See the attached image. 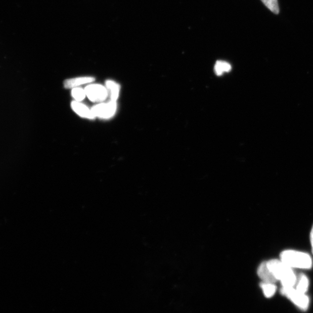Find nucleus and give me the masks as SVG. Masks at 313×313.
I'll return each mask as SVG.
<instances>
[{
  "label": "nucleus",
  "mask_w": 313,
  "mask_h": 313,
  "mask_svg": "<svg viewBox=\"0 0 313 313\" xmlns=\"http://www.w3.org/2000/svg\"><path fill=\"white\" fill-rule=\"evenodd\" d=\"M267 262L268 267L277 280H280L283 287H294L297 278L291 267L281 261L272 259Z\"/></svg>",
  "instance_id": "f257e3e1"
},
{
  "label": "nucleus",
  "mask_w": 313,
  "mask_h": 313,
  "mask_svg": "<svg viewBox=\"0 0 313 313\" xmlns=\"http://www.w3.org/2000/svg\"><path fill=\"white\" fill-rule=\"evenodd\" d=\"M281 261L291 268L309 269L312 267L311 256L304 252L287 250L282 252Z\"/></svg>",
  "instance_id": "f03ea898"
},
{
  "label": "nucleus",
  "mask_w": 313,
  "mask_h": 313,
  "mask_svg": "<svg viewBox=\"0 0 313 313\" xmlns=\"http://www.w3.org/2000/svg\"><path fill=\"white\" fill-rule=\"evenodd\" d=\"M281 292L302 311H306L308 309L309 299L304 293L298 291L294 287H282Z\"/></svg>",
  "instance_id": "7ed1b4c3"
},
{
  "label": "nucleus",
  "mask_w": 313,
  "mask_h": 313,
  "mask_svg": "<svg viewBox=\"0 0 313 313\" xmlns=\"http://www.w3.org/2000/svg\"><path fill=\"white\" fill-rule=\"evenodd\" d=\"M117 102L110 100L107 103H100L92 107L93 116L102 119H110L117 112Z\"/></svg>",
  "instance_id": "20e7f679"
},
{
  "label": "nucleus",
  "mask_w": 313,
  "mask_h": 313,
  "mask_svg": "<svg viewBox=\"0 0 313 313\" xmlns=\"http://www.w3.org/2000/svg\"><path fill=\"white\" fill-rule=\"evenodd\" d=\"M84 89L87 97L92 102L102 103L109 95L107 88L99 84H90Z\"/></svg>",
  "instance_id": "39448f33"
},
{
  "label": "nucleus",
  "mask_w": 313,
  "mask_h": 313,
  "mask_svg": "<svg viewBox=\"0 0 313 313\" xmlns=\"http://www.w3.org/2000/svg\"><path fill=\"white\" fill-rule=\"evenodd\" d=\"M72 109L76 114L80 117L89 120H93L95 119V117L93 116L91 109H89L88 107L84 105V104L77 102V101H73L71 103Z\"/></svg>",
  "instance_id": "423d86ee"
},
{
  "label": "nucleus",
  "mask_w": 313,
  "mask_h": 313,
  "mask_svg": "<svg viewBox=\"0 0 313 313\" xmlns=\"http://www.w3.org/2000/svg\"><path fill=\"white\" fill-rule=\"evenodd\" d=\"M95 80L93 77H80L67 79L64 82L66 89H75L84 84L91 83Z\"/></svg>",
  "instance_id": "0eeeda50"
},
{
  "label": "nucleus",
  "mask_w": 313,
  "mask_h": 313,
  "mask_svg": "<svg viewBox=\"0 0 313 313\" xmlns=\"http://www.w3.org/2000/svg\"><path fill=\"white\" fill-rule=\"evenodd\" d=\"M258 274L264 282L274 284L277 280L268 267L267 262H263L259 266Z\"/></svg>",
  "instance_id": "6e6552de"
},
{
  "label": "nucleus",
  "mask_w": 313,
  "mask_h": 313,
  "mask_svg": "<svg viewBox=\"0 0 313 313\" xmlns=\"http://www.w3.org/2000/svg\"><path fill=\"white\" fill-rule=\"evenodd\" d=\"M106 86L109 93H110V100L117 102L119 99L121 87L119 84L112 80H107Z\"/></svg>",
  "instance_id": "1a4fd4ad"
},
{
  "label": "nucleus",
  "mask_w": 313,
  "mask_h": 313,
  "mask_svg": "<svg viewBox=\"0 0 313 313\" xmlns=\"http://www.w3.org/2000/svg\"><path fill=\"white\" fill-rule=\"evenodd\" d=\"M231 69L230 64L222 60L217 61L214 67L215 74L218 76H222L224 73L229 72Z\"/></svg>",
  "instance_id": "9d476101"
},
{
  "label": "nucleus",
  "mask_w": 313,
  "mask_h": 313,
  "mask_svg": "<svg viewBox=\"0 0 313 313\" xmlns=\"http://www.w3.org/2000/svg\"><path fill=\"white\" fill-rule=\"evenodd\" d=\"M260 285L266 297L271 298L274 295L277 287L274 284L263 282Z\"/></svg>",
  "instance_id": "9b49d317"
},
{
  "label": "nucleus",
  "mask_w": 313,
  "mask_h": 313,
  "mask_svg": "<svg viewBox=\"0 0 313 313\" xmlns=\"http://www.w3.org/2000/svg\"><path fill=\"white\" fill-rule=\"evenodd\" d=\"M309 287V280L308 278L304 274H302L299 278V280L297 285V290L301 293L305 294L306 291H308Z\"/></svg>",
  "instance_id": "f8f14e48"
},
{
  "label": "nucleus",
  "mask_w": 313,
  "mask_h": 313,
  "mask_svg": "<svg viewBox=\"0 0 313 313\" xmlns=\"http://www.w3.org/2000/svg\"><path fill=\"white\" fill-rule=\"evenodd\" d=\"M262 1L271 12L275 13V14H278L279 11H280L278 0H262Z\"/></svg>",
  "instance_id": "ddd939ff"
},
{
  "label": "nucleus",
  "mask_w": 313,
  "mask_h": 313,
  "mask_svg": "<svg viewBox=\"0 0 313 313\" xmlns=\"http://www.w3.org/2000/svg\"><path fill=\"white\" fill-rule=\"evenodd\" d=\"M72 95L77 102H82L86 96L85 89H83L79 87L73 89L72 91Z\"/></svg>",
  "instance_id": "4468645a"
},
{
  "label": "nucleus",
  "mask_w": 313,
  "mask_h": 313,
  "mask_svg": "<svg viewBox=\"0 0 313 313\" xmlns=\"http://www.w3.org/2000/svg\"><path fill=\"white\" fill-rule=\"evenodd\" d=\"M311 242L312 245V252L313 254V225L311 233Z\"/></svg>",
  "instance_id": "2eb2a0df"
}]
</instances>
